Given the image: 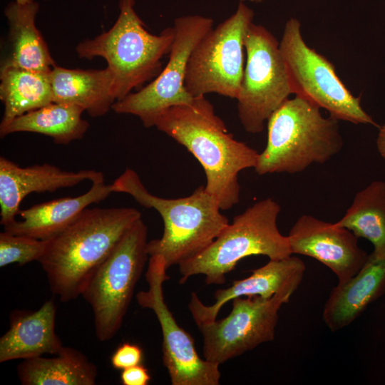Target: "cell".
Masks as SVG:
<instances>
[{"label":"cell","mask_w":385,"mask_h":385,"mask_svg":"<svg viewBox=\"0 0 385 385\" xmlns=\"http://www.w3.org/2000/svg\"><path fill=\"white\" fill-rule=\"evenodd\" d=\"M155 126L198 160L206 175L205 190L217 200L222 210L239 202V173L255 167L259 153L234 138L205 96L168 108Z\"/></svg>","instance_id":"1"},{"label":"cell","mask_w":385,"mask_h":385,"mask_svg":"<svg viewBox=\"0 0 385 385\" xmlns=\"http://www.w3.org/2000/svg\"><path fill=\"white\" fill-rule=\"evenodd\" d=\"M140 218L141 213L132 207H87L67 227L48 239L38 262L51 292L63 302L81 296L93 272Z\"/></svg>","instance_id":"2"},{"label":"cell","mask_w":385,"mask_h":385,"mask_svg":"<svg viewBox=\"0 0 385 385\" xmlns=\"http://www.w3.org/2000/svg\"><path fill=\"white\" fill-rule=\"evenodd\" d=\"M111 185L112 192L128 194L140 205L153 208L160 214L164 224L163 235L148 242L147 251L150 257L162 256L168 269L199 255L230 223L205 186L187 197H160L151 194L130 168Z\"/></svg>","instance_id":"3"},{"label":"cell","mask_w":385,"mask_h":385,"mask_svg":"<svg viewBox=\"0 0 385 385\" xmlns=\"http://www.w3.org/2000/svg\"><path fill=\"white\" fill-rule=\"evenodd\" d=\"M338 121L324 117L320 108L305 98H288L267 120V142L255 172L294 174L329 160L344 146Z\"/></svg>","instance_id":"4"},{"label":"cell","mask_w":385,"mask_h":385,"mask_svg":"<svg viewBox=\"0 0 385 385\" xmlns=\"http://www.w3.org/2000/svg\"><path fill=\"white\" fill-rule=\"evenodd\" d=\"M135 4V0H119L120 13L113 26L76 48L81 58L99 56L106 61L115 77L116 101L159 75L161 59L170 53L174 39L173 27L165 29L159 35L148 32Z\"/></svg>","instance_id":"5"},{"label":"cell","mask_w":385,"mask_h":385,"mask_svg":"<svg viewBox=\"0 0 385 385\" xmlns=\"http://www.w3.org/2000/svg\"><path fill=\"white\" fill-rule=\"evenodd\" d=\"M280 210L275 200L266 198L236 215L210 246L178 265L179 282L203 274L206 284H222L226 274L245 257L264 255L279 260L292 255L288 237L277 227Z\"/></svg>","instance_id":"6"},{"label":"cell","mask_w":385,"mask_h":385,"mask_svg":"<svg viewBox=\"0 0 385 385\" xmlns=\"http://www.w3.org/2000/svg\"><path fill=\"white\" fill-rule=\"evenodd\" d=\"M147 239L148 228L141 217L124 234L83 289L81 296L91 307L95 334L101 342L112 339L122 325L150 257Z\"/></svg>","instance_id":"7"},{"label":"cell","mask_w":385,"mask_h":385,"mask_svg":"<svg viewBox=\"0 0 385 385\" xmlns=\"http://www.w3.org/2000/svg\"><path fill=\"white\" fill-rule=\"evenodd\" d=\"M279 49L293 94L307 98L330 116L354 124L379 127L337 76L334 65L304 41L300 22L294 18L285 24Z\"/></svg>","instance_id":"8"},{"label":"cell","mask_w":385,"mask_h":385,"mask_svg":"<svg viewBox=\"0 0 385 385\" xmlns=\"http://www.w3.org/2000/svg\"><path fill=\"white\" fill-rule=\"evenodd\" d=\"M253 18V11L240 0L232 15L200 40L186 68L184 86L190 96L217 93L237 99L245 69V36Z\"/></svg>","instance_id":"9"},{"label":"cell","mask_w":385,"mask_h":385,"mask_svg":"<svg viewBox=\"0 0 385 385\" xmlns=\"http://www.w3.org/2000/svg\"><path fill=\"white\" fill-rule=\"evenodd\" d=\"M246 64L237 98V113L245 130L259 133L271 115L293 94L279 42L253 22L245 36Z\"/></svg>","instance_id":"10"},{"label":"cell","mask_w":385,"mask_h":385,"mask_svg":"<svg viewBox=\"0 0 385 385\" xmlns=\"http://www.w3.org/2000/svg\"><path fill=\"white\" fill-rule=\"evenodd\" d=\"M212 25V19L201 15L175 19L174 39L165 68L146 86L115 102L111 109L117 113L136 115L145 128H150L155 126L158 117L168 108L190 103L194 97L184 86L188 61L195 46Z\"/></svg>","instance_id":"11"},{"label":"cell","mask_w":385,"mask_h":385,"mask_svg":"<svg viewBox=\"0 0 385 385\" xmlns=\"http://www.w3.org/2000/svg\"><path fill=\"white\" fill-rule=\"evenodd\" d=\"M162 256H150L145 273L148 289L136 294L138 304L155 313L162 335L163 363L173 385H218L220 365L202 359L194 339L177 323L164 298L163 283L170 277Z\"/></svg>","instance_id":"12"},{"label":"cell","mask_w":385,"mask_h":385,"mask_svg":"<svg viewBox=\"0 0 385 385\" xmlns=\"http://www.w3.org/2000/svg\"><path fill=\"white\" fill-rule=\"evenodd\" d=\"M292 295L282 292L268 299L237 297L226 317L197 325L202 336L204 359L220 365L274 340L279 311Z\"/></svg>","instance_id":"13"},{"label":"cell","mask_w":385,"mask_h":385,"mask_svg":"<svg viewBox=\"0 0 385 385\" xmlns=\"http://www.w3.org/2000/svg\"><path fill=\"white\" fill-rule=\"evenodd\" d=\"M292 254L312 257L329 268L342 284L355 275L369 255L349 230L309 215L300 216L287 235Z\"/></svg>","instance_id":"14"},{"label":"cell","mask_w":385,"mask_h":385,"mask_svg":"<svg viewBox=\"0 0 385 385\" xmlns=\"http://www.w3.org/2000/svg\"><path fill=\"white\" fill-rule=\"evenodd\" d=\"M292 255L270 260L264 266L252 270L249 277L233 281L227 288L217 289L212 304H203L196 293L192 292L188 309L196 324L217 319L223 305L237 297L260 296L268 299L282 292L292 294L302 281L306 267L300 258Z\"/></svg>","instance_id":"15"},{"label":"cell","mask_w":385,"mask_h":385,"mask_svg":"<svg viewBox=\"0 0 385 385\" xmlns=\"http://www.w3.org/2000/svg\"><path fill=\"white\" fill-rule=\"evenodd\" d=\"M88 180H104L100 171L81 170L78 172L63 170L55 165L44 163L26 168L0 157V223L4 227L16 220L23 199L32 192H53L71 188Z\"/></svg>","instance_id":"16"},{"label":"cell","mask_w":385,"mask_h":385,"mask_svg":"<svg viewBox=\"0 0 385 385\" xmlns=\"http://www.w3.org/2000/svg\"><path fill=\"white\" fill-rule=\"evenodd\" d=\"M56 306L48 300L36 311H14L0 338V362L56 354L63 347L55 332Z\"/></svg>","instance_id":"17"},{"label":"cell","mask_w":385,"mask_h":385,"mask_svg":"<svg viewBox=\"0 0 385 385\" xmlns=\"http://www.w3.org/2000/svg\"><path fill=\"white\" fill-rule=\"evenodd\" d=\"M385 292V259L372 252L361 269L332 288L324 306L323 320L332 332L351 324Z\"/></svg>","instance_id":"18"},{"label":"cell","mask_w":385,"mask_h":385,"mask_svg":"<svg viewBox=\"0 0 385 385\" xmlns=\"http://www.w3.org/2000/svg\"><path fill=\"white\" fill-rule=\"evenodd\" d=\"M112 192L104 180L92 183L88 191L76 197H66L21 210V220L4 226L6 232L48 240L71 224L90 205L106 200Z\"/></svg>","instance_id":"19"},{"label":"cell","mask_w":385,"mask_h":385,"mask_svg":"<svg viewBox=\"0 0 385 385\" xmlns=\"http://www.w3.org/2000/svg\"><path fill=\"white\" fill-rule=\"evenodd\" d=\"M50 80L53 102L78 106L93 118L107 113L116 101L115 77L108 67L82 70L55 66Z\"/></svg>","instance_id":"20"},{"label":"cell","mask_w":385,"mask_h":385,"mask_svg":"<svg viewBox=\"0 0 385 385\" xmlns=\"http://www.w3.org/2000/svg\"><path fill=\"white\" fill-rule=\"evenodd\" d=\"M38 9V3L34 0L23 4L14 1L5 8L11 53L2 66L46 73L56 66L36 26Z\"/></svg>","instance_id":"21"},{"label":"cell","mask_w":385,"mask_h":385,"mask_svg":"<svg viewBox=\"0 0 385 385\" xmlns=\"http://www.w3.org/2000/svg\"><path fill=\"white\" fill-rule=\"evenodd\" d=\"M17 375L24 385H94L97 368L80 351L63 346L53 357L24 359Z\"/></svg>","instance_id":"22"},{"label":"cell","mask_w":385,"mask_h":385,"mask_svg":"<svg viewBox=\"0 0 385 385\" xmlns=\"http://www.w3.org/2000/svg\"><path fill=\"white\" fill-rule=\"evenodd\" d=\"M0 99L4 106L0 133L16 118L53 102L50 73L1 66Z\"/></svg>","instance_id":"23"},{"label":"cell","mask_w":385,"mask_h":385,"mask_svg":"<svg viewBox=\"0 0 385 385\" xmlns=\"http://www.w3.org/2000/svg\"><path fill=\"white\" fill-rule=\"evenodd\" d=\"M84 111L78 106L53 102L15 118L0 135L36 133L51 137L57 144L67 145L81 139L88 130L89 123L81 116Z\"/></svg>","instance_id":"24"},{"label":"cell","mask_w":385,"mask_h":385,"mask_svg":"<svg viewBox=\"0 0 385 385\" xmlns=\"http://www.w3.org/2000/svg\"><path fill=\"white\" fill-rule=\"evenodd\" d=\"M337 225L351 231L374 245L372 253L385 259V182L375 180L354 196Z\"/></svg>","instance_id":"25"},{"label":"cell","mask_w":385,"mask_h":385,"mask_svg":"<svg viewBox=\"0 0 385 385\" xmlns=\"http://www.w3.org/2000/svg\"><path fill=\"white\" fill-rule=\"evenodd\" d=\"M47 240L13 235L6 231L0 233V267L17 263L20 265L38 261L43 255Z\"/></svg>","instance_id":"26"},{"label":"cell","mask_w":385,"mask_h":385,"mask_svg":"<svg viewBox=\"0 0 385 385\" xmlns=\"http://www.w3.org/2000/svg\"><path fill=\"white\" fill-rule=\"evenodd\" d=\"M142 360V349L137 344L129 342L120 344L111 357L112 366L120 370L140 364Z\"/></svg>","instance_id":"27"},{"label":"cell","mask_w":385,"mask_h":385,"mask_svg":"<svg viewBox=\"0 0 385 385\" xmlns=\"http://www.w3.org/2000/svg\"><path fill=\"white\" fill-rule=\"evenodd\" d=\"M120 380L123 385H147L150 380L148 370L141 364L122 370Z\"/></svg>","instance_id":"28"},{"label":"cell","mask_w":385,"mask_h":385,"mask_svg":"<svg viewBox=\"0 0 385 385\" xmlns=\"http://www.w3.org/2000/svg\"><path fill=\"white\" fill-rule=\"evenodd\" d=\"M376 143L379 153L385 160V123L379 127Z\"/></svg>","instance_id":"29"},{"label":"cell","mask_w":385,"mask_h":385,"mask_svg":"<svg viewBox=\"0 0 385 385\" xmlns=\"http://www.w3.org/2000/svg\"><path fill=\"white\" fill-rule=\"evenodd\" d=\"M16 2H17L18 4H26L27 3L28 1H31V0H14Z\"/></svg>","instance_id":"30"},{"label":"cell","mask_w":385,"mask_h":385,"mask_svg":"<svg viewBox=\"0 0 385 385\" xmlns=\"http://www.w3.org/2000/svg\"><path fill=\"white\" fill-rule=\"evenodd\" d=\"M251 2H254V3H261L264 0H249Z\"/></svg>","instance_id":"31"}]
</instances>
